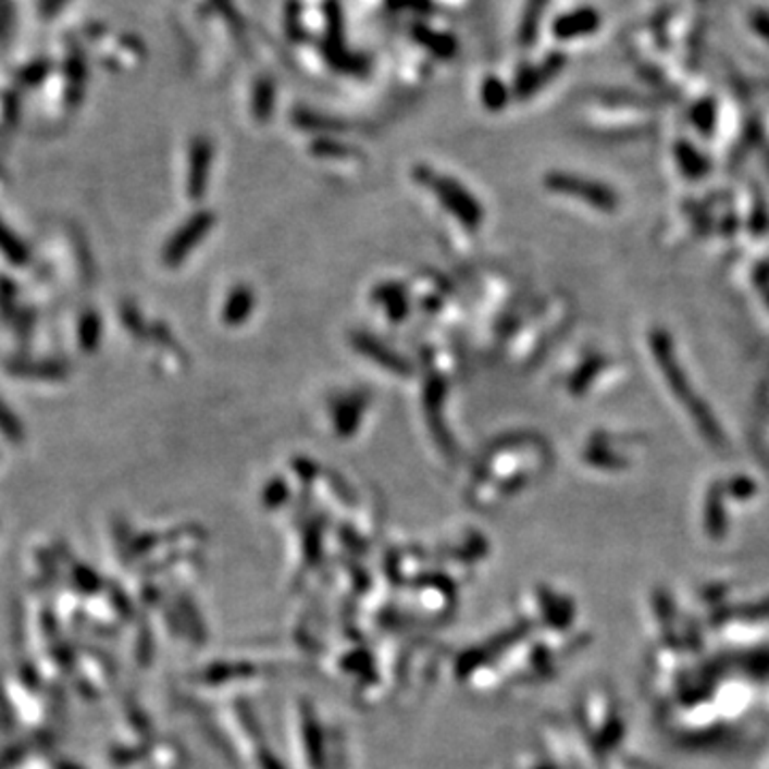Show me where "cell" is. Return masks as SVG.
<instances>
[{"instance_id":"7","label":"cell","mask_w":769,"mask_h":769,"mask_svg":"<svg viewBox=\"0 0 769 769\" xmlns=\"http://www.w3.org/2000/svg\"><path fill=\"white\" fill-rule=\"evenodd\" d=\"M658 359H660V363H662V368H665V374L669 376V383H671L673 389L678 392V396L691 407V413L695 414V417L702 421L704 430H706L710 436H714V434H716V427H714L710 417H706L704 411H699V407L693 402V398H691L693 392L689 389L686 379L680 376V370H678V365H675V361H673V356H671L669 347H665L662 343H660V349H658Z\"/></svg>"},{"instance_id":"11","label":"cell","mask_w":769,"mask_h":769,"mask_svg":"<svg viewBox=\"0 0 769 769\" xmlns=\"http://www.w3.org/2000/svg\"><path fill=\"white\" fill-rule=\"evenodd\" d=\"M483 101L489 110H503L507 103V90L498 79H487L483 86Z\"/></svg>"},{"instance_id":"10","label":"cell","mask_w":769,"mask_h":769,"mask_svg":"<svg viewBox=\"0 0 769 769\" xmlns=\"http://www.w3.org/2000/svg\"><path fill=\"white\" fill-rule=\"evenodd\" d=\"M255 310V294L248 287H236L234 294L227 297L225 310H223V321L230 327L241 325Z\"/></svg>"},{"instance_id":"1","label":"cell","mask_w":769,"mask_h":769,"mask_svg":"<svg viewBox=\"0 0 769 769\" xmlns=\"http://www.w3.org/2000/svg\"><path fill=\"white\" fill-rule=\"evenodd\" d=\"M417 179H421L423 184H427L434 195L438 197V201L443 203V208L449 210V214H454L464 227L469 230H479L483 225V208L481 203L474 199L473 195L456 179L438 178L432 174V170H419Z\"/></svg>"},{"instance_id":"3","label":"cell","mask_w":769,"mask_h":769,"mask_svg":"<svg viewBox=\"0 0 769 769\" xmlns=\"http://www.w3.org/2000/svg\"><path fill=\"white\" fill-rule=\"evenodd\" d=\"M212 227H214V214L212 212L195 214L174 236V239L168 244L165 263L168 265H179L186 259V255H190L201 244V239L212 232Z\"/></svg>"},{"instance_id":"9","label":"cell","mask_w":769,"mask_h":769,"mask_svg":"<svg viewBox=\"0 0 769 769\" xmlns=\"http://www.w3.org/2000/svg\"><path fill=\"white\" fill-rule=\"evenodd\" d=\"M374 301L381 303V308L385 310V314L392 321H402L411 310V301H409L405 287H400L396 283H387V285H381L379 289H374Z\"/></svg>"},{"instance_id":"5","label":"cell","mask_w":769,"mask_h":769,"mask_svg":"<svg viewBox=\"0 0 769 769\" xmlns=\"http://www.w3.org/2000/svg\"><path fill=\"white\" fill-rule=\"evenodd\" d=\"M354 347L361 356L370 357V361L379 363L381 368L396 372V374H409L411 365L407 359L398 356L394 349H389L383 340L368 336V334H356L354 336Z\"/></svg>"},{"instance_id":"6","label":"cell","mask_w":769,"mask_h":769,"mask_svg":"<svg viewBox=\"0 0 769 769\" xmlns=\"http://www.w3.org/2000/svg\"><path fill=\"white\" fill-rule=\"evenodd\" d=\"M212 168V144L208 139H197L190 148V174H188V193L193 199L203 197Z\"/></svg>"},{"instance_id":"8","label":"cell","mask_w":769,"mask_h":769,"mask_svg":"<svg viewBox=\"0 0 769 769\" xmlns=\"http://www.w3.org/2000/svg\"><path fill=\"white\" fill-rule=\"evenodd\" d=\"M368 405V396L363 394H351L347 398H340L334 407V427L338 432V436L349 438L354 436L361 423V417Z\"/></svg>"},{"instance_id":"4","label":"cell","mask_w":769,"mask_h":769,"mask_svg":"<svg viewBox=\"0 0 769 769\" xmlns=\"http://www.w3.org/2000/svg\"><path fill=\"white\" fill-rule=\"evenodd\" d=\"M598 28H600V13L591 7H580L575 11H569V13L560 15L558 22L554 24L556 37L565 39V41L588 37Z\"/></svg>"},{"instance_id":"2","label":"cell","mask_w":769,"mask_h":769,"mask_svg":"<svg viewBox=\"0 0 769 769\" xmlns=\"http://www.w3.org/2000/svg\"><path fill=\"white\" fill-rule=\"evenodd\" d=\"M545 184L549 186V190L582 199V201L591 203L592 208H598V210H613L616 208V195L607 186H600L592 179L578 178V176H569V174H551V176H547Z\"/></svg>"}]
</instances>
